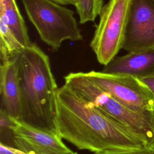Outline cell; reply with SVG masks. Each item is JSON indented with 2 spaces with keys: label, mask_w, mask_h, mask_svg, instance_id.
Segmentation results:
<instances>
[{
  "label": "cell",
  "mask_w": 154,
  "mask_h": 154,
  "mask_svg": "<svg viewBox=\"0 0 154 154\" xmlns=\"http://www.w3.org/2000/svg\"><path fill=\"white\" fill-rule=\"evenodd\" d=\"M103 72L131 75L141 78L154 73V50L128 52L123 56L116 57L104 66Z\"/></svg>",
  "instance_id": "cell-10"
},
{
  "label": "cell",
  "mask_w": 154,
  "mask_h": 154,
  "mask_svg": "<svg viewBox=\"0 0 154 154\" xmlns=\"http://www.w3.org/2000/svg\"><path fill=\"white\" fill-rule=\"evenodd\" d=\"M93 154H154V147H145L138 149L112 150L94 153Z\"/></svg>",
  "instance_id": "cell-13"
},
{
  "label": "cell",
  "mask_w": 154,
  "mask_h": 154,
  "mask_svg": "<svg viewBox=\"0 0 154 154\" xmlns=\"http://www.w3.org/2000/svg\"><path fill=\"white\" fill-rule=\"evenodd\" d=\"M18 75L21 95L20 120L37 128L57 132L55 123L58 87L49 57L35 43L19 56Z\"/></svg>",
  "instance_id": "cell-2"
},
{
  "label": "cell",
  "mask_w": 154,
  "mask_h": 154,
  "mask_svg": "<svg viewBox=\"0 0 154 154\" xmlns=\"http://www.w3.org/2000/svg\"><path fill=\"white\" fill-rule=\"evenodd\" d=\"M52 1L56 2L60 4H61L63 5H72L75 6L76 3V0H52Z\"/></svg>",
  "instance_id": "cell-16"
},
{
  "label": "cell",
  "mask_w": 154,
  "mask_h": 154,
  "mask_svg": "<svg viewBox=\"0 0 154 154\" xmlns=\"http://www.w3.org/2000/svg\"><path fill=\"white\" fill-rule=\"evenodd\" d=\"M0 17L5 19L11 31L25 48L32 43L16 0H0Z\"/></svg>",
  "instance_id": "cell-11"
},
{
  "label": "cell",
  "mask_w": 154,
  "mask_h": 154,
  "mask_svg": "<svg viewBox=\"0 0 154 154\" xmlns=\"http://www.w3.org/2000/svg\"><path fill=\"white\" fill-rule=\"evenodd\" d=\"M64 84L79 96L106 114L124 124L154 147V128L143 116L130 109L105 91L85 72H72L64 76Z\"/></svg>",
  "instance_id": "cell-4"
},
{
  "label": "cell",
  "mask_w": 154,
  "mask_h": 154,
  "mask_svg": "<svg viewBox=\"0 0 154 154\" xmlns=\"http://www.w3.org/2000/svg\"><path fill=\"white\" fill-rule=\"evenodd\" d=\"M13 147L25 154H78L57 132L42 130L10 117Z\"/></svg>",
  "instance_id": "cell-8"
},
{
  "label": "cell",
  "mask_w": 154,
  "mask_h": 154,
  "mask_svg": "<svg viewBox=\"0 0 154 154\" xmlns=\"http://www.w3.org/2000/svg\"><path fill=\"white\" fill-rule=\"evenodd\" d=\"M138 78H139L149 88V90L154 95V73Z\"/></svg>",
  "instance_id": "cell-15"
},
{
  "label": "cell",
  "mask_w": 154,
  "mask_h": 154,
  "mask_svg": "<svg viewBox=\"0 0 154 154\" xmlns=\"http://www.w3.org/2000/svg\"><path fill=\"white\" fill-rule=\"evenodd\" d=\"M104 6L103 0H76L75 5L79 16V23L94 22Z\"/></svg>",
  "instance_id": "cell-12"
},
{
  "label": "cell",
  "mask_w": 154,
  "mask_h": 154,
  "mask_svg": "<svg viewBox=\"0 0 154 154\" xmlns=\"http://www.w3.org/2000/svg\"><path fill=\"white\" fill-rule=\"evenodd\" d=\"M55 108L57 133L79 150L94 153L149 147L140 135L81 98L66 84L56 91Z\"/></svg>",
  "instance_id": "cell-1"
},
{
  "label": "cell",
  "mask_w": 154,
  "mask_h": 154,
  "mask_svg": "<svg viewBox=\"0 0 154 154\" xmlns=\"http://www.w3.org/2000/svg\"><path fill=\"white\" fill-rule=\"evenodd\" d=\"M0 154H25L11 146L0 143Z\"/></svg>",
  "instance_id": "cell-14"
},
{
  "label": "cell",
  "mask_w": 154,
  "mask_h": 154,
  "mask_svg": "<svg viewBox=\"0 0 154 154\" xmlns=\"http://www.w3.org/2000/svg\"><path fill=\"white\" fill-rule=\"evenodd\" d=\"M122 49L128 52L154 50V0H129Z\"/></svg>",
  "instance_id": "cell-7"
},
{
  "label": "cell",
  "mask_w": 154,
  "mask_h": 154,
  "mask_svg": "<svg viewBox=\"0 0 154 154\" xmlns=\"http://www.w3.org/2000/svg\"><path fill=\"white\" fill-rule=\"evenodd\" d=\"M86 75L130 109L143 116L154 128V95L137 77L92 70Z\"/></svg>",
  "instance_id": "cell-6"
},
{
  "label": "cell",
  "mask_w": 154,
  "mask_h": 154,
  "mask_svg": "<svg viewBox=\"0 0 154 154\" xmlns=\"http://www.w3.org/2000/svg\"><path fill=\"white\" fill-rule=\"evenodd\" d=\"M129 0H109L104 5L90 46L98 62L105 66L123 48Z\"/></svg>",
  "instance_id": "cell-5"
},
{
  "label": "cell",
  "mask_w": 154,
  "mask_h": 154,
  "mask_svg": "<svg viewBox=\"0 0 154 154\" xmlns=\"http://www.w3.org/2000/svg\"><path fill=\"white\" fill-rule=\"evenodd\" d=\"M19 56L9 61L1 63L0 111L9 117L20 120L22 103L18 75Z\"/></svg>",
  "instance_id": "cell-9"
},
{
  "label": "cell",
  "mask_w": 154,
  "mask_h": 154,
  "mask_svg": "<svg viewBox=\"0 0 154 154\" xmlns=\"http://www.w3.org/2000/svg\"><path fill=\"white\" fill-rule=\"evenodd\" d=\"M28 19L52 52L65 40L83 39L74 11L52 0H21Z\"/></svg>",
  "instance_id": "cell-3"
}]
</instances>
